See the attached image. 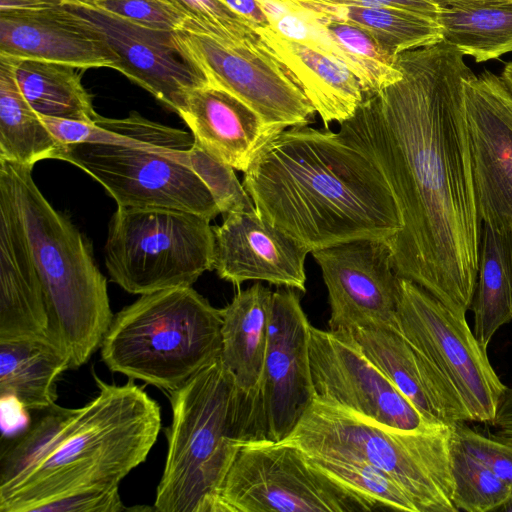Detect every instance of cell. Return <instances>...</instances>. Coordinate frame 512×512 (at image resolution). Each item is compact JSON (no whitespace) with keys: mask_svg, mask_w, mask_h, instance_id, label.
Masks as SVG:
<instances>
[{"mask_svg":"<svg viewBox=\"0 0 512 512\" xmlns=\"http://www.w3.org/2000/svg\"><path fill=\"white\" fill-rule=\"evenodd\" d=\"M395 63L401 79L363 94L338 133L376 163L393 193L402 221L388 241L397 275L465 318L482 231L464 105L474 73L443 40Z\"/></svg>","mask_w":512,"mask_h":512,"instance_id":"6da1fadb","label":"cell"},{"mask_svg":"<svg viewBox=\"0 0 512 512\" xmlns=\"http://www.w3.org/2000/svg\"><path fill=\"white\" fill-rule=\"evenodd\" d=\"M242 184L266 222L311 251L360 239L389 241L402 227L376 163L328 128L276 133Z\"/></svg>","mask_w":512,"mask_h":512,"instance_id":"7a4b0ae2","label":"cell"},{"mask_svg":"<svg viewBox=\"0 0 512 512\" xmlns=\"http://www.w3.org/2000/svg\"><path fill=\"white\" fill-rule=\"evenodd\" d=\"M93 376L98 394L72 408L33 464L0 487V512H35L81 490L119 486L146 460L161 429L158 403L133 379Z\"/></svg>","mask_w":512,"mask_h":512,"instance_id":"3957f363","label":"cell"},{"mask_svg":"<svg viewBox=\"0 0 512 512\" xmlns=\"http://www.w3.org/2000/svg\"><path fill=\"white\" fill-rule=\"evenodd\" d=\"M32 169L0 159V177L15 199L42 285L50 337L76 369L101 346L112 322L107 281L88 240L43 196Z\"/></svg>","mask_w":512,"mask_h":512,"instance_id":"277c9868","label":"cell"},{"mask_svg":"<svg viewBox=\"0 0 512 512\" xmlns=\"http://www.w3.org/2000/svg\"><path fill=\"white\" fill-rule=\"evenodd\" d=\"M172 421L154 511L217 512L223 481L245 445V401L220 358L170 391Z\"/></svg>","mask_w":512,"mask_h":512,"instance_id":"5b68a950","label":"cell"},{"mask_svg":"<svg viewBox=\"0 0 512 512\" xmlns=\"http://www.w3.org/2000/svg\"><path fill=\"white\" fill-rule=\"evenodd\" d=\"M453 426L396 429L315 398L281 442L309 456L365 460L388 474L419 512H457L453 503Z\"/></svg>","mask_w":512,"mask_h":512,"instance_id":"8992f818","label":"cell"},{"mask_svg":"<svg viewBox=\"0 0 512 512\" xmlns=\"http://www.w3.org/2000/svg\"><path fill=\"white\" fill-rule=\"evenodd\" d=\"M221 309L192 286L141 295L113 316L100 346L112 372L173 391L220 358Z\"/></svg>","mask_w":512,"mask_h":512,"instance_id":"52a82bcc","label":"cell"},{"mask_svg":"<svg viewBox=\"0 0 512 512\" xmlns=\"http://www.w3.org/2000/svg\"><path fill=\"white\" fill-rule=\"evenodd\" d=\"M210 221L181 210L118 206L104 248L111 280L138 295L192 286L213 270Z\"/></svg>","mask_w":512,"mask_h":512,"instance_id":"ba28073f","label":"cell"},{"mask_svg":"<svg viewBox=\"0 0 512 512\" xmlns=\"http://www.w3.org/2000/svg\"><path fill=\"white\" fill-rule=\"evenodd\" d=\"M194 138L183 130L134 145H62L53 159L80 168L113 197L118 206L166 208L202 215L220 211L208 188L187 165Z\"/></svg>","mask_w":512,"mask_h":512,"instance_id":"9c48e42d","label":"cell"},{"mask_svg":"<svg viewBox=\"0 0 512 512\" xmlns=\"http://www.w3.org/2000/svg\"><path fill=\"white\" fill-rule=\"evenodd\" d=\"M376 501L315 466L298 447L244 445L220 489L217 512H366Z\"/></svg>","mask_w":512,"mask_h":512,"instance_id":"30bf717a","label":"cell"},{"mask_svg":"<svg viewBox=\"0 0 512 512\" xmlns=\"http://www.w3.org/2000/svg\"><path fill=\"white\" fill-rule=\"evenodd\" d=\"M397 327L447 385L467 421L490 424L507 387L466 318L419 285L401 278Z\"/></svg>","mask_w":512,"mask_h":512,"instance_id":"8fae6325","label":"cell"},{"mask_svg":"<svg viewBox=\"0 0 512 512\" xmlns=\"http://www.w3.org/2000/svg\"><path fill=\"white\" fill-rule=\"evenodd\" d=\"M311 326L297 292H273L263 371L255 393L246 398L245 445L283 441L314 401Z\"/></svg>","mask_w":512,"mask_h":512,"instance_id":"7c38bea8","label":"cell"},{"mask_svg":"<svg viewBox=\"0 0 512 512\" xmlns=\"http://www.w3.org/2000/svg\"><path fill=\"white\" fill-rule=\"evenodd\" d=\"M209 83L236 96L271 129L304 126L315 109L290 70L261 39L226 45L199 32L177 31Z\"/></svg>","mask_w":512,"mask_h":512,"instance_id":"4fadbf2b","label":"cell"},{"mask_svg":"<svg viewBox=\"0 0 512 512\" xmlns=\"http://www.w3.org/2000/svg\"><path fill=\"white\" fill-rule=\"evenodd\" d=\"M311 254L327 288L330 330H398L401 278L387 240H354Z\"/></svg>","mask_w":512,"mask_h":512,"instance_id":"5bb4252c","label":"cell"},{"mask_svg":"<svg viewBox=\"0 0 512 512\" xmlns=\"http://www.w3.org/2000/svg\"><path fill=\"white\" fill-rule=\"evenodd\" d=\"M309 352L315 398L396 429L441 425L415 408L363 354L348 331L311 326Z\"/></svg>","mask_w":512,"mask_h":512,"instance_id":"9a60e30c","label":"cell"},{"mask_svg":"<svg viewBox=\"0 0 512 512\" xmlns=\"http://www.w3.org/2000/svg\"><path fill=\"white\" fill-rule=\"evenodd\" d=\"M63 6L101 34L117 57V71L176 113L191 91L209 84L177 31L147 28L94 5L65 0Z\"/></svg>","mask_w":512,"mask_h":512,"instance_id":"2e32d148","label":"cell"},{"mask_svg":"<svg viewBox=\"0 0 512 512\" xmlns=\"http://www.w3.org/2000/svg\"><path fill=\"white\" fill-rule=\"evenodd\" d=\"M464 105L479 217L512 231V93L484 71L465 80Z\"/></svg>","mask_w":512,"mask_h":512,"instance_id":"e0dca14e","label":"cell"},{"mask_svg":"<svg viewBox=\"0 0 512 512\" xmlns=\"http://www.w3.org/2000/svg\"><path fill=\"white\" fill-rule=\"evenodd\" d=\"M214 233L213 270L239 286L249 280L306 291L305 260L311 250L257 213H232Z\"/></svg>","mask_w":512,"mask_h":512,"instance_id":"ac0fdd59","label":"cell"},{"mask_svg":"<svg viewBox=\"0 0 512 512\" xmlns=\"http://www.w3.org/2000/svg\"><path fill=\"white\" fill-rule=\"evenodd\" d=\"M0 55L78 69L118 70L117 57L101 34L63 4L40 10L0 11Z\"/></svg>","mask_w":512,"mask_h":512,"instance_id":"d6986e66","label":"cell"},{"mask_svg":"<svg viewBox=\"0 0 512 512\" xmlns=\"http://www.w3.org/2000/svg\"><path fill=\"white\" fill-rule=\"evenodd\" d=\"M50 337L42 285L13 194L0 177V341Z\"/></svg>","mask_w":512,"mask_h":512,"instance_id":"ffe728a7","label":"cell"},{"mask_svg":"<svg viewBox=\"0 0 512 512\" xmlns=\"http://www.w3.org/2000/svg\"><path fill=\"white\" fill-rule=\"evenodd\" d=\"M177 114L190 128L194 142L242 172L278 133L236 96L211 83L191 91Z\"/></svg>","mask_w":512,"mask_h":512,"instance_id":"44dd1931","label":"cell"},{"mask_svg":"<svg viewBox=\"0 0 512 512\" xmlns=\"http://www.w3.org/2000/svg\"><path fill=\"white\" fill-rule=\"evenodd\" d=\"M363 354L429 421L454 425L466 415L441 377L395 329L348 331Z\"/></svg>","mask_w":512,"mask_h":512,"instance_id":"7402d4cb","label":"cell"},{"mask_svg":"<svg viewBox=\"0 0 512 512\" xmlns=\"http://www.w3.org/2000/svg\"><path fill=\"white\" fill-rule=\"evenodd\" d=\"M255 31L294 75L326 128L356 113L363 91L344 64L319 49L280 35L270 25Z\"/></svg>","mask_w":512,"mask_h":512,"instance_id":"603a6c76","label":"cell"},{"mask_svg":"<svg viewBox=\"0 0 512 512\" xmlns=\"http://www.w3.org/2000/svg\"><path fill=\"white\" fill-rule=\"evenodd\" d=\"M273 292L256 282L240 290L221 309L222 349L220 359L240 393H255L266 356Z\"/></svg>","mask_w":512,"mask_h":512,"instance_id":"cb8c5ba5","label":"cell"},{"mask_svg":"<svg viewBox=\"0 0 512 512\" xmlns=\"http://www.w3.org/2000/svg\"><path fill=\"white\" fill-rule=\"evenodd\" d=\"M313 30L311 47L336 58L359 80L363 94L374 93L401 79L395 57L360 27L322 10L317 1L294 0Z\"/></svg>","mask_w":512,"mask_h":512,"instance_id":"d4e9b609","label":"cell"},{"mask_svg":"<svg viewBox=\"0 0 512 512\" xmlns=\"http://www.w3.org/2000/svg\"><path fill=\"white\" fill-rule=\"evenodd\" d=\"M70 369V360L51 337L0 341V394L27 411L56 404L55 382Z\"/></svg>","mask_w":512,"mask_h":512,"instance_id":"484cf974","label":"cell"},{"mask_svg":"<svg viewBox=\"0 0 512 512\" xmlns=\"http://www.w3.org/2000/svg\"><path fill=\"white\" fill-rule=\"evenodd\" d=\"M474 335L487 350L496 331L512 321V231L482 223L476 288L471 304Z\"/></svg>","mask_w":512,"mask_h":512,"instance_id":"4316f807","label":"cell"},{"mask_svg":"<svg viewBox=\"0 0 512 512\" xmlns=\"http://www.w3.org/2000/svg\"><path fill=\"white\" fill-rule=\"evenodd\" d=\"M442 40L476 62L512 51V0H475L441 8Z\"/></svg>","mask_w":512,"mask_h":512,"instance_id":"83f0119b","label":"cell"},{"mask_svg":"<svg viewBox=\"0 0 512 512\" xmlns=\"http://www.w3.org/2000/svg\"><path fill=\"white\" fill-rule=\"evenodd\" d=\"M61 146L21 92L14 59L0 55V159L34 166Z\"/></svg>","mask_w":512,"mask_h":512,"instance_id":"f1b7e54d","label":"cell"},{"mask_svg":"<svg viewBox=\"0 0 512 512\" xmlns=\"http://www.w3.org/2000/svg\"><path fill=\"white\" fill-rule=\"evenodd\" d=\"M13 59L18 86L40 116L83 122L98 118L92 96L76 71L78 68L42 60Z\"/></svg>","mask_w":512,"mask_h":512,"instance_id":"f546056e","label":"cell"},{"mask_svg":"<svg viewBox=\"0 0 512 512\" xmlns=\"http://www.w3.org/2000/svg\"><path fill=\"white\" fill-rule=\"evenodd\" d=\"M319 7L367 32L391 56L442 41L441 27L430 17L387 6L340 5L317 1Z\"/></svg>","mask_w":512,"mask_h":512,"instance_id":"4dcf8cb0","label":"cell"},{"mask_svg":"<svg viewBox=\"0 0 512 512\" xmlns=\"http://www.w3.org/2000/svg\"><path fill=\"white\" fill-rule=\"evenodd\" d=\"M307 456L324 473L376 501L384 510L419 512L388 474L367 461L342 456Z\"/></svg>","mask_w":512,"mask_h":512,"instance_id":"1f68e13d","label":"cell"},{"mask_svg":"<svg viewBox=\"0 0 512 512\" xmlns=\"http://www.w3.org/2000/svg\"><path fill=\"white\" fill-rule=\"evenodd\" d=\"M452 473L453 503L458 511H496L512 495V488L486 465L469 454L455 434L452 444Z\"/></svg>","mask_w":512,"mask_h":512,"instance_id":"d6a6232c","label":"cell"},{"mask_svg":"<svg viewBox=\"0 0 512 512\" xmlns=\"http://www.w3.org/2000/svg\"><path fill=\"white\" fill-rule=\"evenodd\" d=\"M188 20L184 30L207 34L226 45L257 40L251 23L223 0H163Z\"/></svg>","mask_w":512,"mask_h":512,"instance_id":"836d02e7","label":"cell"},{"mask_svg":"<svg viewBox=\"0 0 512 512\" xmlns=\"http://www.w3.org/2000/svg\"><path fill=\"white\" fill-rule=\"evenodd\" d=\"M187 165L206 185L223 217L232 213H257L234 168L213 157L196 142L187 150Z\"/></svg>","mask_w":512,"mask_h":512,"instance_id":"e575fe53","label":"cell"},{"mask_svg":"<svg viewBox=\"0 0 512 512\" xmlns=\"http://www.w3.org/2000/svg\"><path fill=\"white\" fill-rule=\"evenodd\" d=\"M94 6L151 29L180 31L188 23L185 16L163 0H103Z\"/></svg>","mask_w":512,"mask_h":512,"instance_id":"d590c367","label":"cell"},{"mask_svg":"<svg viewBox=\"0 0 512 512\" xmlns=\"http://www.w3.org/2000/svg\"><path fill=\"white\" fill-rule=\"evenodd\" d=\"M462 447L512 488V441L480 434L463 422L453 426Z\"/></svg>","mask_w":512,"mask_h":512,"instance_id":"8d00e7d4","label":"cell"},{"mask_svg":"<svg viewBox=\"0 0 512 512\" xmlns=\"http://www.w3.org/2000/svg\"><path fill=\"white\" fill-rule=\"evenodd\" d=\"M130 511L119 494V486L81 490L38 507L35 512H122Z\"/></svg>","mask_w":512,"mask_h":512,"instance_id":"74e56055","label":"cell"},{"mask_svg":"<svg viewBox=\"0 0 512 512\" xmlns=\"http://www.w3.org/2000/svg\"><path fill=\"white\" fill-rule=\"evenodd\" d=\"M335 4L387 6L415 12L437 20L440 8L431 0H337Z\"/></svg>","mask_w":512,"mask_h":512,"instance_id":"f35d334b","label":"cell"},{"mask_svg":"<svg viewBox=\"0 0 512 512\" xmlns=\"http://www.w3.org/2000/svg\"><path fill=\"white\" fill-rule=\"evenodd\" d=\"M490 425L495 431V437L512 441V388L507 387Z\"/></svg>","mask_w":512,"mask_h":512,"instance_id":"ab89813d","label":"cell"},{"mask_svg":"<svg viewBox=\"0 0 512 512\" xmlns=\"http://www.w3.org/2000/svg\"><path fill=\"white\" fill-rule=\"evenodd\" d=\"M233 11L249 21L254 29L270 23L256 0H223Z\"/></svg>","mask_w":512,"mask_h":512,"instance_id":"60d3db41","label":"cell"},{"mask_svg":"<svg viewBox=\"0 0 512 512\" xmlns=\"http://www.w3.org/2000/svg\"><path fill=\"white\" fill-rule=\"evenodd\" d=\"M65 0H0V11H29L58 7Z\"/></svg>","mask_w":512,"mask_h":512,"instance_id":"b9f144b4","label":"cell"},{"mask_svg":"<svg viewBox=\"0 0 512 512\" xmlns=\"http://www.w3.org/2000/svg\"><path fill=\"white\" fill-rule=\"evenodd\" d=\"M501 78L512 93V62L505 65L501 73Z\"/></svg>","mask_w":512,"mask_h":512,"instance_id":"7bdbcfd3","label":"cell"},{"mask_svg":"<svg viewBox=\"0 0 512 512\" xmlns=\"http://www.w3.org/2000/svg\"><path fill=\"white\" fill-rule=\"evenodd\" d=\"M434 2L440 9L448 6L458 5L462 3H467L475 0H431Z\"/></svg>","mask_w":512,"mask_h":512,"instance_id":"ee69618b","label":"cell"},{"mask_svg":"<svg viewBox=\"0 0 512 512\" xmlns=\"http://www.w3.org/2000/svg\"><path fill=\"white\" fill-rule=\"evenodd\" d=\"M496 511H509L512 512V495L511 497L503 504L501 505Z\"/></svg>","mask_w":512,"mask_h":512,"instance_id":"f6af8a7d","label":"cell"},{"mask_svg":"<svg viewBox=\"0 0 512 512\" xmlns=\"http://www.w3.org/2000/svg\"><path fill=\"white\" fill-rule=\"evenodd\" d=\"M71 1L82 3V4H87V5H94L97 2H100V1H103V0H71Z\"/></svg>","mask_w":512,"mask_h":512,"instance_id":"bcb514c9","label":"cell"},{"mask_svg":"<svg viewBox=\"0 0 512 512\" xmlns=\"http://www.w3.org/2000/svg\"><path fill=\"white\" fill-rule=\"evenodd\" d=\"M310 1H320V2L330 3V4H335L337 0H310Z\"/></svg>","mask_w":512,"mask_h":512,"instance_id":"7dc6e473","label":"cell"}]
</instances>
